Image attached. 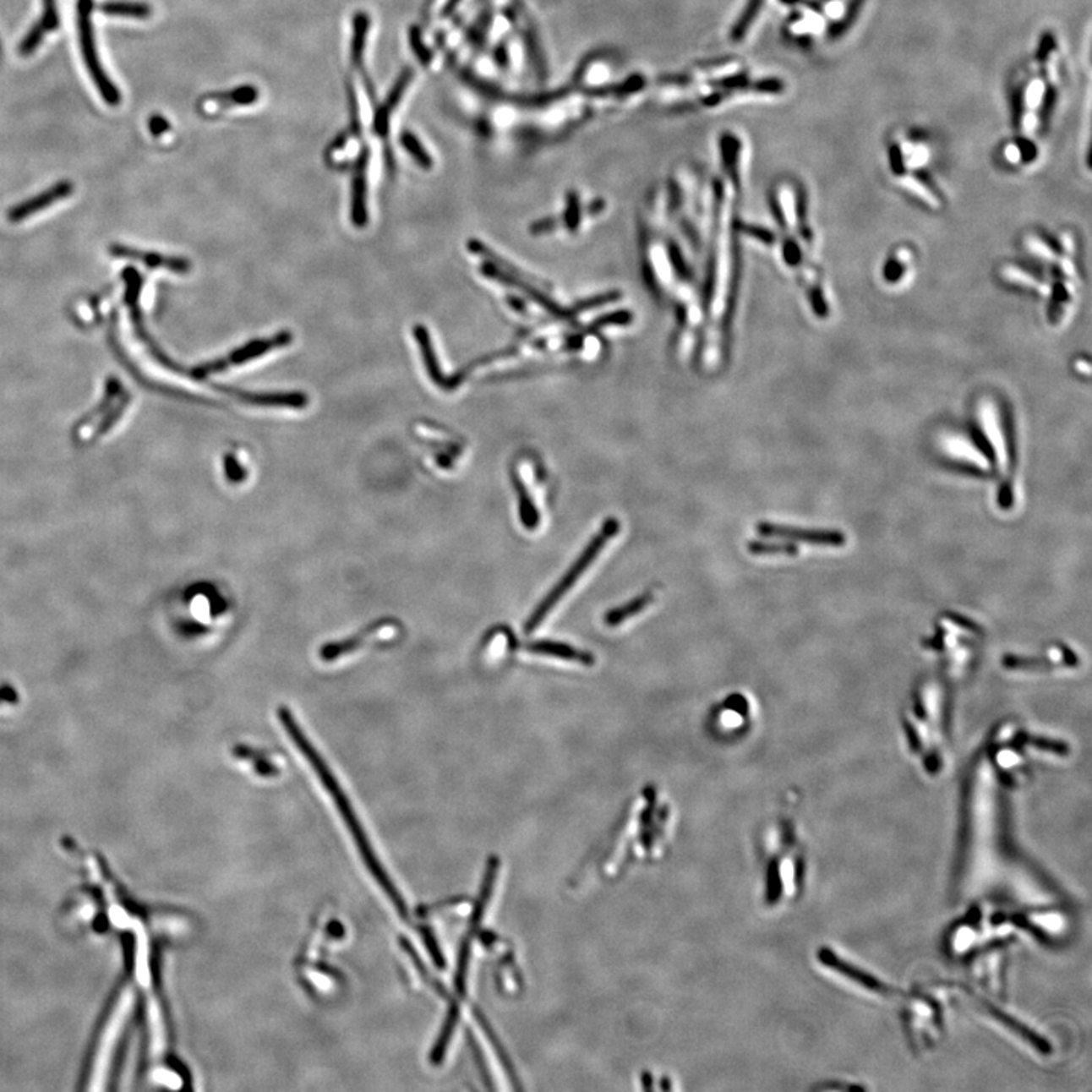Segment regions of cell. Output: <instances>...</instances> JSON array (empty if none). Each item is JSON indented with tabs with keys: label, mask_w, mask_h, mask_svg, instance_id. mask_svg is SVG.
I'll return each mask as SVG.
<instances>
[{
	"label": "cell",
	"mask_w": 1092,
	"mask_h": 1092,
	"mask_svg": "<svg viewBox=\"0 0 1092 1092\" xmlns=\"http://www.w3.org/2000/svg\"><path fill=\"white\" fill-rule=\"evenodd\" d=\"M43 8H45V13L41 17V23L45 25L46 30L51 32V30H58L59 17L57 0H43Z\"/></svg>",
	"instance_id": "83f0119b"
},
{
	"label": "cell",
	"mask_w": 1092,
	"mask_h": 1092,
	"mask_svg": "<svg viewBox=\"0 0 1092 1092\" xmlns=\"http://www.w3.org/2000/svg\"><path fill=\"white\" fill-rule=\"evenodd\" d=\"M494 864H492V868L489 870L488 877H486V883H484V887H483V893H481L480 901H478L477 910H475V914H473L471 929H469V933H467L469 936L466 937L465 944L461 947V954H460V962H458L457 980H456V982H457V989L460 992H463V989H465L466 968H467V959H469V952H471V950H469V948H471V937H472L473 931L478 929V925H480L483 910H484V906H486V903H488L489 895H490V891H492V882H494Z\"/></svg>",
	"instance_id": "5bb4252c"
},
{
	"label": "cell",
	"mask_w": 1092,
	"mask_h": 1092,
	"mask_svg": "<svg viewBox=\"0 0 1092 1092\" xmlns=\"http://www.w3.org/2000/svg\"><path fill=\"white\" fill-rule=\"evenodd\" d=\"M748 551L754 555H769V554H788L794 555L798 553V548L792 543H767V542H759L754 540L748 543Z\"/></svg>",
	"instance_id": "7402d4cb"
},
{
	"label": "cell",
	"mask_w": 1092,
	"mask_h": 1092,
	"mask_svg": "<svg viewBox=\"0 0 1092 1092\" xmlns=\"http://www.w3.org/2000/svg\"><path fill=\"white\" fill-rule=\"evenodd\" d=\"M229 395L240 399L242 402L252 404V406L263 407H290V408H303L308 406V396L301 391H286V393H249V391L240 390H225Z\"/></svg>",
	"instance_id": "8fae6325"
},
{
	"label": "cell",
	"mask_w": 1092,
	"mask_h": 1092,
	"mask_svg": "<svg viewBox=\"0 0 1092 1092\" xmlns=\"http://www.w3.org/2000/svg\"><path fill=\"white\" fill-rule=\"evenodd\" d=\"M901 184L904 185V187L908 188L909 192L915 193L916 196H918V198H921L925 204H929L930 207L936 208L937 205H939V202H937L936 198H935V194L930 192L929 188H927L925 185L921 184V183H918V181L914 179V177H903V179H901Z\"/></svg>",
	"instance_id": "484cf974"
},
{
	"label": "cell",
	"mask_w": 1092,
	"mask_h": 1092,
	"mask_svg": "<svg viewBox=\"0 0 1092 1092\" xmlns=\"http://www.w3.org/2000/svg\"><path fill=\"white\" fill-rule=\"evenodd\" d=\"M762 5H763V0H750V2H748V5H746L744 14L740 15V19L736 22L734 30L731 32L733 40L739 41V40H742V38L745 37L746 32L750 30V26H751V23L754 22V19L757 17V14H759Z\"/></svg>",
	"instance_id": "44dd1931"
},
{
	"label": "cell",
	"mask_w": 1092,
	"mask_h": 1092,
	"mask_svg": "<svg viewBox=\"0 0 1092 1092\" xmlns=\"http://www.w3.org/2000/svg\"><path fill=\"white\" fill-rule=\"evenodd\" d=\"M844 11H845V5H844V2H842V0H833V2H830L826 8L827 15H828V17H833V19H839V17H842V15H844Z\"/></svg>",
	"instance_id": "e575fe53"
},
{
	"label": "cell",
	"mask_w": 1092,
	"mask_h": 1092,
	"mask_svg": "<svg viewBox=\"0 0 1092 1092\" xmlns=\"http://www.w3.org/2000/svg\"><path fill=\"white\" fill-rule=\"evenodd\" d=\"M91 11H93V0H78V30H79V40H81V49L85 64L89 67L90 74L93 81L96 84L97 89L105 99V102L110 105H118L122 101V95L117 87L112 84L110 78L105 74L104 68L101 66L99 55H97L96 41H95V34H93V25H91Z\"/></svg>",
	"instance_id": "3957f363"
},
{
	"label": "cell",
	"mask_w": 1092,
	"mask_h": 1092,
	"mask_svg": "<svg viewBox=\"0 0 1092 1092\" xmlns=\"http://www.w3.org/2000/svg\"><path fill=\"white\" fill-rule=\"evenodd\" d=\"M133 1002V992L126 991L125 994L120 998L116 1011L112 1013V1018L108 1023V1027H106L102 1040H101V1047L97 1051L96 1063H95V1070H93V1076H91L90 1089H104L105 1088V1080H106V1073H108V1067H110L112 1051L116 1047L118 1034H120V1030H122V1027L125 1024L126 1018H128V1015L131 1012Z\"/></svg>",
	"instance_id": "277c9868"
},
{
	"label": "cell",
	"mask_w": 1092,
	"mask_h": 1092,
	"mask_svg": "<svg viewBox=\"0 0 1092 1092\" xmlns=\"http://www.w3.org/2000/svg\"><path fill=\"white\" fill-rule=\"evenodd\" d=\"M525 650L530 651L532 654L538 656L554 657L560 658L566 662H576V663L592 666L595 663V657L587 651L578 650L572 645L563 642H554V641H536L525 645Z\"/></svg>",
	"instance_id": "7c38bea8"
},
{
	"label": "cell",
	"mask_w": 1092,
	"mask_h": 1092,
	"mask_svg": "<svg viewBox=\"0 0 1092 1092\" xmlns=\"http://www.w3.org/2000/svg\"><path fill=\"white\" fill-rule=\"evenodd\" d=\"M257 96H259L257 89H254L251 85H244L225 95L216 96L215 101L225 105H251L257 101Z\"/></svg>",
	"instance_id": "ffe728a7"
},
{
	"label": "cell",
	"mask_w": 1092,
	"mask_h": 1092,
	"mask_svg": "<svg viewBox=\"0 0 1092 1092\" xmlns=\"http://www.w3.org/2000/svg\"><path fill=\"white\" fill-rule=\"evenodd\" d=\"M652 601H654V595L651 592H645L642 595L636 597V598L628 601L625 604L605 613L604 624L607 627H618L620 624H624L625 620L643 612Z\"/></svg>",
	"instance_id": "9a60e30c"
},
{
	"label": "cell",
	"mask_w": 1092,
	"mask_h": 1092,
	"mask_svg": "<svg viewBox=\"0 0 1092 1092\" xmlns=\"http://www.w3.org/2000/svg\"><path fill=\"white\" fill-rule=\"evenodd\" d=\"M909 163L910 166H921L927 161V152L923 148L909 149Z\"/></svg>",
	"instance_id": "d6a6232c"
},
{
	"label": "cell",
	"mask_w": 1092,
	"mask_h": 1092,
	"mask_svg": "<svg viewBox=\"0 0 1092 1092\" xmlns=\"http://www.w3.org/2000/svg\"><path fill=\"white\" fill-rule=\"evenodd\" d=\"M74 190V185L70 181H59L57 184L47 188L38 196H34L30 199L25 200L22 204L15 205L8 211V221L11 223H19V221H26L30 216L43 211L47 207L53 205L55 202L66 199Z\"/></svg>",
	"instance_id": "52a82bcc"
},
{
	"label": "cell",
	"mask_w": 1092,
	"mask_h": 1092,
	"mask_svg": "<svg viewBox=\"0 0 1092 1092\" xmlns=\"http://www.w3.org/2000/svg\"><path fill=\"white\" fill-rule=\"evenodd\" d=\"M1004 666L1011 669H1036L1042 666H1055V663L1044 660V658H1023V657L1006 656L1003 658Z\"/></svg>",
	"instance_id": "cb8c5ba5"
},
{
	"label": "cell",
	"mask_w": 1092,
	"mask_h": 1092,
	"mask_svg": "<svg viewBox=\"0 0 1092 1092\" xmlns=\"http://www.w3.org/2000/svg\"><path fill=\"white\" fill-rule=\"evenodd\" d=\"M458 3H460V0H448L446 7L443 9V15L450 14V13L454 11V8L457 7Z\"/></svg>",
	"instance_id": "8d00e7d4"
},
{
	"label": "cell",
	"mask_w": 1092,
	"mask_h": 1092,
	"mask_svg": "<svg viewBox=\"0 0 1092 1092\" xmlns=\"http://www.w3.org/2000/svg\"><path fill=\"white\" fill-rule=\"evenodd\" d=\"M412 79H413V70L406 68L399 76L398 81L395 82V85L391 87L390 93L385 99V102L379 105V108L375 112V118H374V128H375V133L378 135L383 137L389 131V123H390L389 120H390L391 114H393L395 108L398 106L399 102L402 101V96H404L407 87H408V84Z\"/></svg>",
	"instance_id": "4fadbf2b"
},
{
	"label": "cell",
	"mask_w": 1092,
	"mask_h": 1092,
	"mask_svg": "<svg viewBox=\"0 0 1092 1092\" xmlns=\"http://www.w3.org/2000/svg\"><path fill=\"white\" fill-rule=\"evenodd\" d=\"M278 719H280L281 723H282L284 730L287 731V734L290 736V739L293 740V744H295L296 748H298V750L303 753V757L308 761V763L313 767V769L316 771V774H318L319 778H320V782L324 783V786H325L326 790L331 794L332 798H334V801L339 805L340 811H341L343 816L347 819V824H349V827H351V828H352V832H354L357 844H358V847L362 849L363 854L366 857V860H368V865H369L370 870H372V872L377 876L378 880H383V871L379 870V866H378L377 862H375V859L372 856L368 842H366V839L363 838L362 830H360V827H358L357 821H355L352 811H351V807L347 805V800L345 798V795H343V792H341V788H340L339 783H337V780L334 778V775H332L331 771H330V767H328V765L324 762V759L320 757V754H319L318 750H316V748L313 746V744H311L310 739L307 738V734H305L303 729L299 727V723H296L293 712L287 709V707H280V709H278Z\"/></svg>",
	"instance_id": "6da1fadb"
},
{
	"label": "cell",
	"mask_w": 1092,
	"mask_h": 1092,
	"mask_svg": "<svg viewBox=\"0 0 1092 1092\" xmlns=\"http://www.w3.org/2000/svg\"><path fill=\"white\" fill-rule=\"evenodd\" d=\"M515 488H516L517 500H519V515L521 521L527 530H534L539 525V511L536 509L534 502L532 500V494L525 488L524 483L521 480H515Z\"/></svg>",
	"instance_id": "2e32d148"
},
{
	"label": "cell",
	"mask_w": 1092,
	"mask_h": 1092,
	"mask_svg": "<svg viewBox=\"0 0 1092 1092\" xmlns=\"http://www.w3.org/2000/svg\"><path fill=\"white\" fill-rule=\"evenodd\" d=\"M1044 93H1046L1044 82L1035 81L1034 84H1030V87L1027 90V105H1029L1030 111L1035 110L1040 104V99L1044 96Z\"/></svg>",
	"instance_id": "f546056e"
},
{
	"label": "cell",
	"mask_w": 1092,
	"mask_h": 1092,
	"mask_svg": "<svg viewBox=\"0 0 1092 1092\" xmlns=\"http://www.w3.org/2000/svg\"><path fill=\"white\" fill-rule=\"evenodd\" d=\"M369 149H363L362 154L358 156L355 163L354 177H352V221L355 227L363 228L368 225V207H366V192H368V183H366V173H368V164H369Z\"/></svg>",
	"instance_id": "30bf717a"
},
{
	"label": "cell",
	"mask_w": 1092,
	"mask_h": 1092,
	"mask_svg": "<svg viewBox=\"0 0 1092 1092\" xmlns=\"http://www.w3.org/2000/svg\"><path fill=\"white\" fill-rule=\"evenodd\" d=\"M292 339H293L292 332L282 331L278 332L272 339L252 340L249 343H246L244 347H238L234 352H231L228 357L216 360V362L205 363L199 368H196V369L193 370V377L202 379V378L208 377V375L216 374V372L228 369L231 366L243 364V363L267 354L272 349L287 347L292 343Z\"/></svg>",
	"instance_id": "5b68a950"
},
{
	"label": "cell",
	"mask_w": 1092,
	"mask_h": 1092,
	"mask_svg": "<svg viewBox=\"0 0 1092 1092\" xmlns=\"http://www.w3.org/2000/svg\"><path fill=\"white\" fill-rule=\"evenodd\" d=\"M1003 275L1007 280L1021 284V286L1036 288V290H1044L1046 288V286H1040V281L1036 280L1034 275L1024 272L1021 269H1013L1012 266L1006 267L1003 270Z\"/></svg>",
	"instance_id": "d4e9b609"
},
{
	"label": "cell",
	"mask_w": 1092,
	"mask_h": 1092,
	"mask_svg": "<svg viewBox=\"0 0 1092 1092\" xmlns=\"http://www.w3.org/2000/svg\"><path fill=\"white\" fill-rule=\"evenodd\" d=\"M620 530V524L614 517L605 519L604 524L601 527V530L597 532V536L587 543L583 553L580 554L578 559L574 561V565L566 571V574L561 576L559 583L554 586L545 598L540 601V604L536 607V610L530 614V618L525 622V631L527 633H532L536 628L539 627L540 624L546 620V616L553 612L555 604L568 593L569 589L574 587L576 580L583 576L586 569L589 568L593 561L597 560V557L604 549V546L618 534Z\"/></svg>",
	"instance_id": "7a4b0ae2"
},
{
	"label": "cell",
	"mask_w": 1092,
	"mask_h": 1092,
	"mask_svg": "<svg viewBox=\"0 0 1092 1092\" xmlns=\"http://www.w3.org/2000/svg\"><path fill=\"white\" fill-rule=\"evenodd\" d=\"M225 473H227V478H228L229 481H232V483H238V481L244 480V477H246L243 466L240 465V463L237 461V458L234 457V456H231V454H228V456L225 457Z\"/></svg>",
	"instance_id": "f1b7e54d"
},
{
	"label": "cell",
	"mask_w": 1092,
	"mask_h": 1092,
	"mask_svg": "<svg viewBox=\"0 0 1092 1092\" xmlns=\"http://www.w3.org/2000/svg\"><path fill=\"white\" fill-rule=\"evenodd\" d=\"M391 631H395V625L391 624L390 620L375 622V624H372V625H369L366 630H363L362 633L355 635L354 637H349V639H345V641H341V642H334L330 643V645H325V647L320 650V657H322V660H325V662L337 660L340 657H345L347 656V654H351V652H355V651L360 650L362 647L366 645V642H369V641L375 639V637H379V636L383 637V636L390 635Z\"/></svg>",
	"instance_id": "ba28073f"
},
{
	"label": "cell",
	"mask_w": 1092,
	"mask_h": 1092,
	"mask_svg": "<svg viewBox=\"0 0 1092 1092\" xmlns=\"http://www.w3.org/2000/svg\"><path fill=\"white\" fill-rule=\"evenodd\" d=\"M110 251L117 259H137V261L145 263L150 269H167V270L177 273L190 272V269H192V265H190L188 259H179V257H164L161 254H156V252L137 251V249L122 246V244H112Z\"/></svg>",
	"instance_id": "9c48e42d"
},
{
	"label": "cell",
	"mask_w": 1092,
	"mask_h": 1092,
	"mask_svg": "<svg viewBox=\"0 0 1092 1092\" xmlns=\"http://www.w3.org/2000/svg\"><path fill=\"white\" fill-rule=\"evenodd\" d=\"M757 532L769 538L801 540V542H809L816 545L841 546L845 543V536L841 532H833V530H809V528L761 522L757 525Z\"/></svg>",
	"instance_id": "8992f818"
},
{
	"label": "cell",
	"mask_w": 1092,
	"mask_h": 1092,
	"mask_svg": "<svg viewBox=\"0 0 1092 1092\" xmlns=\"http://www.w3.org/2000/svg\"><path fill=\"white\" fill-rule=\"evenodd\" d=\"M46 32H47V30H46L45 25L41 23V20L35 23V25L30 28V32H28V35H26L25 40H23L22 45L19 47V53H20L22 57H30V55L35 52L38 46L41 45V41H43V38H45Z\"/></svg>",
	"instance_id": "603a6c76"
},
{
	"label": "cell",
	"mask_w": 1092,
	"mask_h": 1092,
	"mask_svg": "<svg viewBox=\"0 0 1092 1092\" xmlns=\"http://www.w3.org/2000/svg\"><path fill=\"white\" fill-rule=\"evenodd\" d=\"M1053 46H1055V41H1053V37H1051L1050 34H1047V35H1044V38H1042V41H1040V55H1038V58L1040 59V63H1044V61H1047L1048 55H1050V52H1051V49H1053Z\"/></svg>",
	"instance_id": "836d02e7"
},
{
	"label": "cell",
	"mask_w": 1092,
	"mask_h": 1092,
	"mask_svg": "<svg viewBox=\"0 0 1092 1092\" xmlns=\"http://www.w3.org/2000/svg\"><path fill=\"white\" fill-rule=\"evenodd\" d=\"M349 104H351V117H352V131L355 135L360 134V112H358V102L355 96L354 90L349 89Z\"/></svg>",
	"instance_id": "1f68e13d"
},
{
	"label": "cell",
	"mask_w": 1092,
	"mask_h": 1092,
	"mask_svg": "<svg viewBox=\"0 0 1092 1092\" xmlns=\"http://www.w3.org/2000/svg\"><path fill=\"white\" fill-rule=\"evenodd\" d=\"M401 143L406 148L407 152L413 156L414 161L419 164L423 169H429L433 166V160L429 152L423 149L421 141L412 133H404L401 135Z\"/></svg>",
	"instance_id": "d6986e66"
},
{
	"label": "cell",
	"mask_w": 1092,
	"mask_h": 1092,
	"mask_svg": "<svg viewBox=\"0 0 1092 1092\" xmlns=\"http://www.w3.org/2000/svg\"><path fill=\"white\" fill-rule=\"evenodd\" d=\"M369 25L370 20L368 14H364V13L355 14L354 38H352V51H351V58H352V64L355 67L362 66L368 32H369Z\"/></svg>",
	"instance_id": "e0dca14e"
},
{
	"label": "cell",
	"mask_w": 1092,
	"mask_h": 1092,
	"mask_svg": "<svg viewBox=\"0 0 1092 1092\" xmlns=\"http://www.w3.org/2000/svg\"><path fill=\"white\" fill-rule=\"evenodd\" d=\"M1004 154H1006V158H1007L1011 163H1018V161H1021V158H1023L1021 149L1017 148L1015 145H1009V146L1006 148V152H1004Z\"/></svg>",
	"instance_id": "d590c367"
},
{
	"label": "cell",
	"mask_w": 1092,
	"mask_h": 1092,
	"mask_svg": "<svg viewBox=\"0 0 1092 1092\" xmlns=\"http://www.w3.org/2000/svg\"><path fill=\"white\" fill-rule=\"evenodd\" d=\"M410 45L413 47L414 53H416V57L419 58L422 64L429 66V63H431V52H429V47L423 45L421 30L416 28V26L410 30Z\"/></svg>",
	"instance_id": "4316f807"
},
{
	"label": "cell",
	"mask_w": 1092,
	"mask_h": 1092,
	"mask_svg": "<svg viewBox=\"0 0 1092 1092\" xmlns=\"http://www.w3.org/2000/svg\"><path fill=\"white\" fill-rule=\"evenodd\" d=\"M101 11L106 15L131 17V19H148L152 13V9L146 3H135V2H108L101 5Z\"/></svg>",
	"instance_id": "ac0fdd59"
},
{
	"label": "cell",
	"mask_w": 1092,
	"mask_h": 1092,
	"mask_svg": "<svg viewBox=\"0 0 1092 1092\" xmlns=\"http://www.w3.org/2000/svg\"><path fill=\"white\" fill-rule=\"evenodd\" d=\"M149 129H150V133L154 137H160L166 131H169V122L163 116H152V117L149 118Z\"/></svg>",
	"instance_id": "4dcf8cb0"
}]
</instances>
